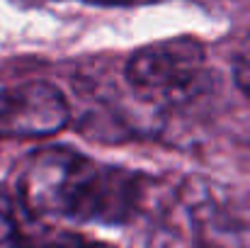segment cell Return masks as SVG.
Listing matches in <instances>:
<instances>
[{
	"mask_svg": "<svg viewBox=\"0 0 250 248\" xmlns=\"http://www.w3.org/2000/svg\"><path fill=\"white\" fill-rule=\"evenodd\" d=\"M97 163L66 146H49L37 151L22 170L20 197L22 207L37 217L73 219L83 190Z\"/></svg>",
	"mask_w": 250,
	"mask_h": 248,
	"instance_id": "obj_1",
	"label": "cell"
},
{
	"mask_svg": "<svg viewBox=\"0 0 250 248\" xmlns=\"http://www.w3.org/2000/svg\"><path fill=\"white\" fill-rule=\"evenodd\" d=\"M207 49L194 37H172L141 46L126 61V81L144 97H172L199 78Z\"/></svg>",
	"mask_w": 250,
	"mask_h": 248,
	"instance_id": "obj_2",
	"label": "cell"
},
{
	"mask_svg": "<svg viewBox=\"0 0 250 248\" xmlns=\"http://www.w3.org/2000/svg\"><path fill=\"white\" fill-rule=\"evenodd\" d=\"M68 102L51 83L29 81L0 90V136H51L68 124Z\"/></svg>",
	"mask_w": 250,
	"mask_h": 248,
	"instance_id": "obj_3",
	"label": "cell"
},
{
	"mask_svg": "<svg viewBox=\"0 0 250 248\" xmlns=\"http://www.w3.org/2000/svg\"><path fill=\"white\" fill-rule=\"evenodd\" d=\"M144 195V178L139 173L100 165L87 180L83 197L78 202L73 222H92V224H126L136 217Z\"/></svg>",
	"mask_w": 250,
	"mask_h": 248,
	"instance_id": "obj_4",
	"label": "cell"
},
{
	"mask_svg": "<svg viewBox=\"0 0 250 248\" xmlns=\"http://www.w3.org/2000/svg\"><path fill=\"white\" fill-rule=\"evenodd\" d=\"M192 229L202 248H250V200L204 197L192 207Z\"/></svg>",
	"mask_w": 250,
	"mask_h": 248,
	"instance_id": "obj_5",
	"label": "cell"
},
{
	"mask_svg": "<svg viewBox=\"0 0 250 248\" xmlns=\"http://www.w3.org/2000/svg\"><path fill=\"white\" fill-rule=\"evenodd\" d=\"M0 248H37L22 231L15 207L5 192H0Z\"/></svg>",
	"mask_w": 250,
	"mask_h": 248,
	"instance_id": "obj_6",
	"label": "cell"
},
{
	"mask_svg": "<svg viewBox=\"0 0 250 248\" xmlns=\"http://www.w3.org/2000/svg\"><path fill=\"white\" fill-rule=\"evenodd\" d=\"M46 248H114L104 241H95V239H87L81 234H73V231H63V234H56Z\"/></svg>",
	"mask_w": 250,
	"mask_h": 248,
	"instance_id": "obj_7",
	"label": "cell"
},
{
	"mask_svg": "<svg viewBox=\"0 0 250 248\" xmlns=\"http://www.w3.org/2000/svg\"><path fill=\"white\" fill-rule=\"evenodd\" d=\"M233 78H236V85H238L246 95H250V51L236 59V66H233Z\"/></svg>",
	"mask_w": 250,
	"mask_h": 248,
	"instance_id": "obj_8",
	"label": "cell"
},
{
	"mask_svg": "<svg viewBox=\"0 0 250 248\" xmlns=\"http://www.w3.org/2000/svg\"><path fill=\"white\" fill-rule=\"evenodd\" d=\"M83 2H92V5H126L131 0H83Z\"/></svg>",
	"mask_w": 250,
	"mask_h": 248,
	"instance_id": "obj_9",
	"label": "cell"
}]
</instances>
